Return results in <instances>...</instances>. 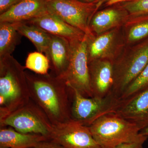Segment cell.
<instances>
[{"instance_id":"cell-1","label":"cell","mask_w":148,"mask_h":148,"mask_svg":"<svg viewBox=\"0 0 148 148\" xmlns=\"http://www.w3.org/2000/svg\"><path fill=\"white\" fill-rule=\"evenodd\" d=\"M25 73L31 100L43 111L52 125L71 120V93L66 81L51 73Z\"/></svg>"},{"instance_id":"cell-2","label":"cell","mask_w":148,"mask_h":148,"mask_svg":"<svg viewBox=\"0 0 148 148\" xmlns=\"http://www.w3.org/2000/svg\"><path fill=\"white\" fill-rule=\"evenodd\" d=\"M25 69L12 55L0 58V119L31 100Z\"/></svg>"},{"instance_id":"cell-3","label":"cell","mask_w":148,"mask_h":148,"mask_svg":"<svg viewBox=\"0 0 148 148\" xmlns=\"http://www.w3.org/2000/svg\"><path fill=\"white\" fill-rule=\"evenodd\" d=\"M88 127L101 148H114L146 136L140 133L146 127L145 125L129 121L114 113L104 115Z\"/></svg>"},{"instance_id":"cell-4","label":"cell","mask_w":148,"mask_h":148,"mask_svg":"<svg viewBox=\"0 0 148 148\" xmlns=\"http://www.w3.org/2000/svg\"><path fill=\"white\" fill-rule=\"evenodd\" d=\"M148 63V38L133 47L114 61L112 92L120 98L141 74Z\"/></svg>"},{"instance_id":"cell-5","label":"cell","mask_w":148,"mask_h":148,"mask_svg":"<svg viewBox=\"0 0 148 148\" xmlns=\"http://www.w3.org/2000/svg\"><path fill=\"white\" fill-rule=\"evenodd\" d=\"M9 126L23 133L40 134L49 139L53 125L43 111L32 100L0 119V128Z\"/></svg>"},{"instance_id":"cell-6","label":"cell","mask_w":148,"mask_h":148,"mask_svg":"<svg viewBox=\"0 0 148 148\" xmlns=\"http://www.w3.org/2000/svg\"><path fill=\"white\" fill-rule=\"evenodd\" d=\"M69 87L72 96L71 119L85 126H90L104 115L114 112L121 102L112 92L104 98H87Z\"/></svg>"},{"instance_id":"cell-7","label":"cell","mask_w":148,"mask_h":148,"mask_svg":"<svg viewBox=\"0 0 148 148\" xmlns=\"http://www.w3.org/2000/svg\"><path fill=\"white\" fill-rule=\"evenodd\" d=\"M71 49L69 67L63 79L69 86L87 98L92 97L90 88L87 36L70 42Z\"/></svg>"},{"instance_id":"cell-8","label":"cell","mask_w":148,"mask_h":148,"mask_svg":"<svg viewBox=\"0 0 148 148\" xmlns=\"http://www.w3.org/2000/svg\"><path fill=\"white\" fill-rule=\"evenodd\" d=\"M49 12L84 32L88 37L94 36L89 28L90 20L97 12L96 3L79 0H45Z\"/></svg>"},{"instance_id":"cell-9","label":"cell","mask_w":148,"mask_h":148,"mask_svg":"<svg viewBox=\"0 0 148 148\" xmlns=\"http://www.w3.org/2000/svg\"><path fill=\"white\" fill-rule=\"evenodd\" d=\"M49 139L66 148H101L88 126L72 119L53 125Z\"/></svg>"},{"instance_id":"cell-10","label":"cell","mask_w":148,"mask_h":148,"mask_svg":"<svg viewBox=\"0 0 148 148\" xmlns=\"http://www.w3.org/2000/svg\"><path fill=\"white\" fill-rule=\"evenodd\" d=\"M92 97L104 98L112 92L114 84L113 62L97 59L88 63Z\"/></svg>"},{"instance_id":"cell-11","label":"cell","mask_w":148,"mask_h":148,"mask_svg":"<svg viewBox=\"0 0 148 148\" xmlns=\"http://www.w3.org/2000/svg\"><path fill=\"white\" fill-rule=\"evenodd\" d=\"M117 29L91 37L86 36L88 63L97 59H107L114 63L119 46Z\"/></svg>"},{"instance_id":"cell-12","label":"cell","mask_w":148,"mask_h":148,"mask_svg":"<svg viewBox=\"0 0 148 148\" xmlns=\"http://www.w3.org/2000/svg\"><path fill=\"white\" fill-rule=\"evenodd\" d=\"M22 23L36 25L50 34L65 38L70 42L82 40L86 35L81 30L49 12L39 17Z\"/></svg>"},{"instance_id":"cell-13","label":"cell","mask_w":148,"mask_h":148,"mask_svg":"<svg viewBox=\"0 0 148 148\" xmlns=\"http://www.w3.org/2000/svg\"><path fill=\"white\" fill-rule=\"evenodd\" d=\"M129 19V13L120 6L107 8L94 14L89 28L94 35H101L127 24Z\"/></svg>"},{"instance_id":"cell-14","label":"cell","mask_w":148,"mask_h":148,"mask_svg":"<svg viewBox=\"0 0 148 148\" xmlns=\"http://www.w3.org/2000/svg\"><path fill=\"white\" fill-rule=\"evenodd\" d=\"M121 100L114 113L129 121L148 126V89Z\"/></svg>"},{"instance_id":"cell-15","label":"cell","mask_w":148,"mask_h":148,"mask_svg":"<svg viewBox=\"0 0 148 148\" xmlns=\"http://www.w3.org/2000/svg\"><path fill=\"white\" fill-rule=\"evenodd\" d=\"M48 12L45 0H21L0 14V22H25Z\"/></svg>"},{"instance_id":"cell-16","label":"cell","mask_w":148,"mask_h":148,"mask_svg":"<svg viewBox=\"0 0 148 148\" xmlns=\"http://www.w3.org/2000/svg\"><path fill=\"white\" fill-rule=\"evenodd\" d=\"M71 53L69 40L51 35L50 44L45 54L50 61L51 73L63 78L69 67Z\"/></svg>"},{"instance_id":"cell-17","label":"cell","mask_w":148,"mask_h":148,"mask_svg":"<svg viewBox=\"0 0 148 148\" xmlns=\"http://www.w3.org/2000/svg\"><path fill=\"white\" fill-rule=\"evenodd\" d=\"M49 138L40 134L23 133L12 127H1L0 146L10 148H32Z\"/></svg>"},{"instance_id":"cell-18","label":"cell","mask_w":148,"mask_h":148,"mask_svg":"<svg viewBox=\"0 0 148 148\" xmlns=\"http://www.w3.org/2000/svg\"><path fill=\"white\" fill-rule=\"evenodd\" d=\"M17 30L21 36L30 40L37 51L46 53L51 38V35L36 25L26 23H17Z\"/></svg>"},{"instance_id":"cell-19","label":"cell","mask_w":148,"mask_h":148,"mask_svg":"<svg viewBox=\"0 0 148 148\" xmlns=\"http://www.w3.org/2000/svg\"><path fill=\"white\" fill-rule=\"evenodd\" d=\"M17 23L0 22V58L12 55L21 42V36L17 30Z\"/></svg>"},{"instance_id":"cell-20","label":"cell","mask_w":148,"mask_h":148,"mask_svg":"<svg viewBox=\"0 0 148 148\" xmlns=\"http://www.w3.org/2000/svg\"><path fill=\"white\" fill-rule=\"evenodd\" d=\"M24 67L35 73L46 75L49 73V70L50 69V61L43 53L34 51L28 54Z\"/></svg>"},{"instance_id":"cell-21","label":"cell","mask_w":148,"mask_h":148,"mask_svg":"<svg viewBox=\"0 0 148 148\" xmlns=\"http://www.w3.org/2000/svg\"><path fill=\"white\" fill-rule=\"evenodd\" d=\"M127 24L131 25L126 37L127 43L132 44L148 38V16L135 19Z\"/></svg>"},{"instance_id":"cell-22","label":"cell","mask_w":148,"mask_h":148,"mask_svg":"<svg viewBox=\"0 0 148 148\" xmlns=\"http://www.w3.org/2000/svg\"><path fill=\"white\" fill-rule=\"evenodd\" d=\"M148 89V63L139 76L127 88L120 97L123 100Z\"/></svg>"},{"instance_id":"cell-23","label":"cell","mask_w":148,"mask_h":148,"mask_svg":"<svg viewBox=\"0 0 148 148\" xmlns=\"http://www.w3.org/2000/svg\"><path fill=\"white\" fill-rule=\"evenodd\" d=\"M129 14L128 22L138 18L148 16V0H137L125 2L120 5Z\"/></svg>"},{"instance_id":"cell-24","label":"cell","mask_w":148,"mask_h":148,"mask_svg":"<svg viewBox=\"0 0 148 148\" xmlns=\"http://www.w3.org/2000/svg\"><path fill=\"white\" fill-rule=\"evenodd\" d=\"M147 138L148 137L145 136L140 140L134 142L123 143L114 148H144L143 145Z\"/></svg>"},{"instance_id":"cell-25","label":"cell","mask_w":148,"mask_h":148,"mask_svg":"<svg viewBox=\"0 0 148 148\" xmlns=\"http://www.w3.org/2000/svg\"><path fill=\"white\" fill-rule=\"evenodd\" d=\"M21 0H0V14L5 12Z\"/></svg>"},{"instance_id":"cell-26","label":"cell","mask_w":148,"mask_h":148,"mask_svg":"<svg viewBox=\"0 0 148 148\" xmlns=\"http://www.w3.org/2000/svg\"><path fill=\"white\" fill-rule=\"evenodd\" d=\"M32 148H66L63 146L50 140L43 141Z\"/></svg>"},{"instance_id":"cell-27","label":"cell","mask_w":148,"mask_h":148,"mask_svg":"<svg viewBox=\"0 0 148 148\" xmlns=\"http://www.w3.org/2000/svg\"><path fill=\"white\" fill-rule=\"evenodd\" d=\"M137 0H109L106 3V4L108 6H111L116 4L119 3L127 2L134 1Z\"/></svg>"},{"instance_id":"cell-28","label":"cell","mask_w":148,"mask_h":148,"mask_svg":"<svg viewBox=\"0 0 148 148\" xmlns=\"http://www.w3.org/2000/svg\"><path fill=\"white\" fill-rule=\"evenodd\" d=\"M109 1V0H97V1H95V2L96 3L97 12L98 11V9L100 8L103 4L106 3Z\"/></svg>"},{"instance_id":"cell-29","label":"cell","mask_w":148,"mask_h":148,"mask_svg":"<svg viewBox=\"0 0 148 148\" xmlns=\"http://www.w3.org/2000/svg\"><path fill=\"white\" fill-rule=\"evenodd\" d=\"M140 133L144 136L148 137V126L142 130L140 132Z\"/></svg>"},{"instance_id":"cell-30","label":"cell","mask_w":148,"mask_h":148,"mask_svg":"<svg viewBox=\"0 0 148 148\" xmlns=\"http://www.w3.org/2000/svg\"><path fill=\"white\" fill-rule=\"evenodd\" d=\"M83 2L87 3H93L95 2L97 0H79Z\"/></svg>"},{"instance_id":"cell-31","label":"cell","mask_w":148,"mask_h":148,"mask_svg":"<svg viewBox=\"0 0 148 148\" xmlns=\"http://www.w3.org/2000/svg\"><path fill=\"white\" fill-rule=\"evenodd\" d=\"M0 148H10L7 147H1V146H0Z\"/></svg>"}]
</instances>
